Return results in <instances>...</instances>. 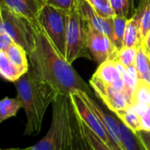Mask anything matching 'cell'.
<instances>
[{
	"label": "cell",
	"instance_id": "6da1fadb",
	"mask_svg": "<svg viewBox=\"0 0 150 150\" xmlns=\"http://www.w3.org/2000/svg\"><path fill=\"white\" fill-rule=\"evenodd\" d=\"M28 58L30 68L56 95L69 96L76 91L91 93L87 83L58 52L40 25L36 27L35 46Z\"/></svg>",
	"mask_w": 150,
	"mask_h": 150
},
{
	"label": "cell",
	"instance_id": "7a4b0ae2",
	"mask_svg": "<svg viewBox=\"0 0 150 150\" xmlns=\"http://www.w3.org/2000/svg\"><path fill=\"white\" fill-rule=\"evenodd\" d=\"M14 83L17 98L21 103L26 117L24 134L37 135L41 130L46 111L57 95L31 68Z\"/></svg>",
	"mask_w": 150,
	"mask_h": 150
},
{
	"label": "cell",
	"instance_id": "3957f363",
	"mask_svg": "<svg viewBox=\"0 0 150 150\" xmlns=\"http://www.w3.org/2000/svg\"><path fill=\"white\" fill-rule=\"evenodd\" d=\"M38 25L13 11L0 0V33L8 34L15 43L25 49L27 54L35 46Z\"/></svg>",
	"mask_w": 150,
	"mask_h": 150
},
{
	"label": "cell",
	"instance_id": "277c9868",
	"mask_svg": "<svg viewBox=\"0 0 150 150\" xmlns=\"http://www.w3.org/2000/svg\"><path fill=\"white\" fill-rule=\"evenodd\" d=\"M88 23L81 15L76 1L75 0L71 9L68 11V23L66 31V60L73 63L81 57H90L87 48Z\"/></svg>",
	"mask_w": 150,
	"mask_h": 150
},
{
	"label": "cell",
	"instance_id": "5b68a950",
	"mask_svg": "<svg viewBox=\"0 0 150 150\" xmlns=\"http://www.w3.org/2000/svg\"><path fill=\"white\" fill-rule=\"evenodd\" d=\"M38 23L58 52L65 57L68 11L46 4L39 13Z\"/></svg>",
	"mask_w": 150,
	"mask_h": 150
},
{
	"label": "cell",
	"instance_id": "8992f818",
	"mask_svg": "<svg viewBox=\"0 0 150 150\" xmlns=\"http://www.w3.org/2000/svg\"><path fill=\"white\" fill-rule=\"evenodd\" d=\"M70 99L72 101V104L74 105V108L79 116V118L82 120V121L107 146L110 148L112 147L111 140L104 128L103 125L101 124L100 120L97 117V115L94 113V112L91 110L90 105L86 103V101L83 99L82 95L80 94V91L73 92L69 95Z\"/></svg>",
	"mask_w": 150,
	"mask_h": 150
},
{
	"label": "cell",
	"instance_id": "52a82bcc",
	"mask_svg": "<svg viewBox=\"0 0 150 150\" xmlns=\"http://www.w3.org/2000/svg\"><path fill=\"white\" fill-rule=\"evenodd\" d=\"M90 84L94 89L96 94L115 114L131 106V103L127 99L125 92L116 91L111 84L105 83L94 74L90 80Z\"/></svg>",
	"mask_w": 150,
	"mask_h": 150
},
{
	"label": "cell",
	"instance_id": "ba28073f",
	"mask_svg": "<svg viewBox=\"0 0 150 150\" xmlns=\"http://www.w3.org/2000/svg\"><path fill=\"white\" fill-rule=\"evenodd\" d=\"M86 44L92 58L98 64L107 60H112L118 50L112 41L105 34L93 28L89 24Z\"/></svg>",
	"mask_w": 150,
	"mask_h": 150
},
{
	"label": "cell",
	"instance_id": "9c48e42d",
	"mask_svg": "<svg viewBox=\"0 0 150 150\" xmlns=\"http://www.w3.org/2000/svg\"><path fill=\"white\" fill-rule=\"evenodd\" d=\"M80 94L82 95L83 99L86 101V103L90 105V107L94 112V113L97 115L101 124L103 125L104 128L105 129L112 142L111 149L124 150L122 147V142H121V135H120V126H119V120L116 114L115 116H113L105 112L102 109V107L90 96V94L83 92V91H80Z\"/></svg>",
	"mask_w": 150,
	"mask_h": 150
},
{
	"label": "cell",
	"instance_id": "30bf717a",
	"mask_svg": "<svg viewBox=\"0 0 150 150\" xmlns=\"http://www.w3.org/2000/svg\"><path fill=\"white\" fill-rule=\"evenodd\" d=\"M76 1L81 15L83 17L86 22L93 28L105 34L115 46L112 18H105L99 16L86 0H76Z\"/></svg>",
	"mask_w": 150,
	"mask_h": 150
},
{
	"label": "cell",
	"instance_id": "8fae6325",
	"mask_svg": "<svg viewBox=\"0 0 150 150\" xmlns=\"http://www.w3.org/2000/svg\"><path fill=\"white\" fill-rule=\"evenodd\" d=\"M10 9L38 25V16L46 0H2Z\"/></svg>",
	"mask_w": 150,
	"mask_h": 150
},
{
	"label": "cell",
	"instance_id": "7c38bea8",
	"mask_svg": "<svg viewBox=\"0 0 150 150\" xmlns=\"http://www.w3.org/2000/svg\"><path fill=\"white\" fill-rule=\"evenodd\" d=\"M9 61L24 75L30 68V62L27 52L24 47L13 42L5 51Z\"/></svg>",
	"mask_w": 150,
	"mask_h": 150
},
{
	"label": "cell",
	"instance_id": "4fadbf2b",
	"mask_svg": "<svg viewBox=\"0 0 150 150\" xmlns=\"http://www.w3.org/2000/svg\"><path fill=\"white\" fill-rule=\"evenodd\" d=\"M94 75L107 84H112L122 77V73L118 68L117 62L112 60H107L99 64Z\"/></svg>",
	"mask_w": 150,
	"mask_h": 150
},
{
	"label": "cell",
	"instance_id": "5bb4252c",
	"mask_svg": "<svg viewBox=\"0 0 150 150\" xmlns=\"http://www.w3.org/2000/svg\"><path fill=\"white\" fill-rule=\"evenodd\" d=\"M142 42V38L140 31V25L137 19L134 17L127 19L125 33L123 37L122 47H139Z\"/></svg>",
	"mask_w": 150,
	"mask_h": 150
},
{
	"label": "cell",
	"instance_id": "9a60e30c",
	"mask_svg": "<svg viewBox=\"0 0 150 150\" xmlns=\"http://www.w3.org/2000/svg\"><path fill=\"white\" fill-rule=\"evenodd\" d=\"M119 126L121 135V142L124 150H146L141 139L135 132L126 126L119 118Z\"/></svg>",
	"mask_w": 150,
	"mask_h": 150
},
{
	"label": "cell",
	"instance_id": "2e32d148",
	"mask_svg": "<svg viewBox=\"0 0 150 150\" xmlns=\"http://www.w3.org/2000/svg\"><path fill=\"white\" fill-rule=\"evenodd\" d=\"M134 65L136 69L138 80L150 83V58L142 44L138 47Z\"/></svg>",
	"mask_w": 150,
	"mask_h": 150
},
{
	"label": "cell",
	"instance_id": "e0dca14e",
	"mask_svg": "<svg viewBox=\"0 0 150 150\" xmlns=\"http://www.w3.org/2000/svg\"><path fill=\"white\" fill-rule=\"evenodd\" d=\"M140 25L142 38L146 36L150 30V0H141V3L133 16Z\"/></svg>",
	"mask_w": 150,
	"mask_h": 150
},
{
	"label": "cell",
	"instance_id": "ac0fdd59",
	"mask_svg": "<svg viewBox=\"0 0 150 150\" xmlns=\"http://www.w3.org/2000/svg\"><path fill=\"white\" fill-rule=\"evenodd\" d=\"M23 74L9 61L4 51H0V76L8 82L15 83Z\"/></svg>",
	"mask_w": 150,
	"mask_h": 150
},
{
	"label": "cell",
	"instance_id": "d6986e66",
	"mask_svg": "<svg viewBox=\"0 0 150 150\" xmlns=\"http://www.w3.org/2000/svg\"><path fill=\"white\" fill-rule=\"evenodd\" d=\"M20 108H22L21 103L17 98L5 97L0 99V125L4 120L15 117Z\"/></svg>",
	"mask_w": 150,
	"mask_h": 150
},
{
	"label": "cell",
	"instance_id": "ffe728a7",
	"mask_svg": "<svg viewBox=\"0 0 150 150\" xmlns=\"http://www.w3.org/2000/svg\"><path fill=\"white\" fill-rule=\"evenodd\" d=\"M116 116L134 132L137 133L142 130L141 115L133 105L129 106L127 110L117 113Z\"/></svg>",
	"mask_w": 150,
	"mask_h": 150
},
{
	"label": "cell",
	"instance_id": "44dd1931",
	"mask_svg": "<svg viewBox=\"0 0 150 150\" xmlns=\"http://www.w3.org/2000/svg\"><path fill=\"white\" fill-rule=\"evenodd\" d=\"M137 50H138V47H122L117 50L112 60L121 63L126 68L132 66L134 64Z\"/></svg>",
	"mask_w": 150,
	"mask_h": 150
},
{
	"label": "cell",
	"instance_id": "7402d4cb",
	"mask_svg": "<svg viewBox=\"0 0 150 150\" xmlns=\"http://www.w3.org/2000/svg\"><path fill=\"white\" fill-rule=\"evenodd\" d=\"M127 22V18L124 17L113 16L112 17V25H113V33L115 37V47L119 50L122 48L123 37L125 33L126 25Z\"/></svg>",
	"mask_w": 150,
	"mask_h": 150
},
{
	"label": "cell",
	"instance_id": "603a6c76",
	"mask_svg": "<svg viewBox=\"0 0 150 150\" xmlns=\"http://www.w3.org/2000/svg\"><path fill=\"white\" fill-rule=\"evenodd\" d=\"M110 4L115 16L124 17L127 19L133 17L130 0H110Z\"/></svg>",
	"mask_w": 150,
	"mask_h": 150
},
{
	"label": "cell",
	"instance_id": "cb8c5ba5",
	"mask_svg": "<svg viewBox=\"0 0 150 150\" xmlns=\"http://www.w3.org/2000/svg\"><path fill=\"white\" fill-rule=\"evenodd\" d=\"M91 6L97 11V13L105 18H112L114 12L112 9L110 0H86Z\"/></svg>",
	"mask_w": 150,
	"mask_h": 150
},
{
	"label": "cell",
	"instance_id": "d4e9b609",
	"mask_svg": "<svg viewBox=\"0 0 150 150\" xmlns=\"http://www.w3.org/2000/svg\"><path fill=\"white\" fill-rule=\"evenodd\" d=\"M83 129L85 135V138L93 150H112L109 146L105 144L83 122Z\"/></svg>",
	"mask_w": 150,
	"mask_h": 150
},
{
	"label": "cell",
	"instance_id": "484cf974",
	"mask_svg": "<svg viewBox=\"0 0 150 150\" xmlns=\"http://www.w3.org/2000/svg\"><path fill=\"white\" fill-rule=\"evenodd\" d=\"M74 2L75 0H46V4L65 11H69L71 9Z\"/></svg>",
	"mask_w": 150,
	"mask_h": 150
},
{
	"label": "cell",
	"instance_id": "4316f807",
	"mask_svg": "<svg viewBox=\"0 0 150 150\" xmlns=\"http://www.w3.org/2000/svg\"><path fill=\"white\" fill-rule=\"evenodd\" d=\"M13 42V40L8 34L0 33V51H5Z\"/></svg>",
	"mask_w": 150,
	"mask_h": 150
},
{
	"label": "cell",
	"instance_id": "83f0119b",
	"mask_svg": "<svg viewBox=\"0 0 150 150\" xmlns=\"http://www.w3.org/2000/svg\"><path fill=\"white\" fill-rule=\"evenodd\" d=\"M146 150H150V131L141 130L136 133Z\"/></svg>",
	"mask_w": 150,
	"mask_h": 150
},
{
	"label": "cell",
	"instance_id": "f1b7e54d",
	"mask_svg": "<svg viewBox=\"0 0 150 150\" xmlns=\"http://www.w3.org/2000/svg\"><path fill=\"white\" fill-rule=\"evenodd\" d=\"M141 123L142 130L150 131V105L149 106L147 112L141 115Z\"/></svg>",
	"mask_w": 150,
	"mask_h": 150
},
{
	"label": "cell",
	"instance_id": "f546056e",
	"mask_svg": "<svg viewBox=\"0 0 150 150\" xmlns=\"http://www.w3.org/2000/svg\"><path fill=\"white\" fill-rule=\"evenodd\" d=\"M142 45L143 46L144 49L146 50L147 53L150 52V30L149 32L146 34V36L143 38Z\"/></svg>",
	"mask_w": 150,
	"mask_h": 150
},
{
	"label": "cell",
	"instance_id": "4dcf8cb0",
	"mask_svg": "<svg viewBox=\"0 0 150 150\" xmlns=\"http://www.w3.org/2000/svg\"><path fill=\"white\" fill-rule=\"evenodd\" d=\"M130 3H131V6H132L133 14H134L137 8H138V6H139V4H140V3H141V0H130Z\"/></svg>",
	"mask_w": 150,
	"mask_h": 150
},
{
	"label": "cell",
	"instance_id": "1f68e13d",
	"mask_svg": "<svg viewBox=\"0 0 150 150\" xmlns=\"http://www.w3.org/2000/svg\"><path fill=\"white\" fill-rule=\"evenodd\" d=\"M148 54H149V58H150V52H149Z\"/></svg>",
	"mask_w": 150,
	"mask_h": 150
},
{
	"label": "cell",
	"instance_id": "d6a6232c",
	"mask_svg": "<svg viewBox=\"0 0 150 150\" xmlns=\"http://www.w3.org/2000/svg\"><path fill=\"white\" fill-rule=\"evenodd\" d=\"M0 150H4V149H0Z\"/></svg>",
	"mask_w": 150,
	"mask_h": 150
}]
</instances>
